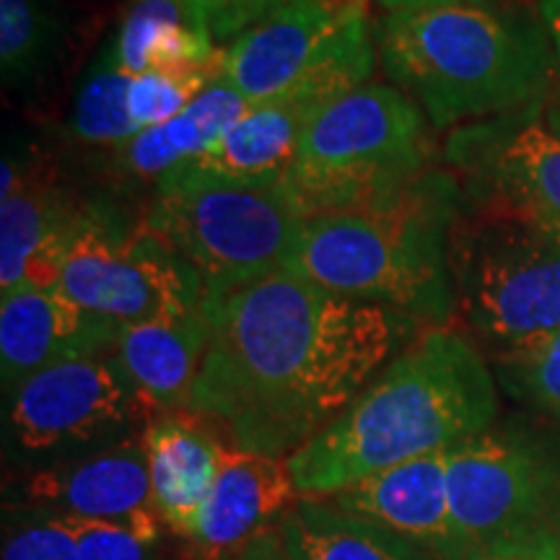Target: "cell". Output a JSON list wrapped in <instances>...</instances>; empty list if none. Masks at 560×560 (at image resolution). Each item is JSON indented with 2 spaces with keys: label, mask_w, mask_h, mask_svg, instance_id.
Here are the masks:
<instances>
[{
  "label": "cell",
  "mask_w": 560,
  "mask_h": 560,
  "mask_svg": "<svg viewBox=\"0 0 560 560\" xmlns=\"http://www.w3.org/2000/svg\"><path fill=\"white\" fill-rule=\"evenodd\" d=\"M495 374L450 327L418 335L359 397L285 459L301 495H327L402 462L450 452L493 429Z\"/></svg>",
  "instance_id": "2"
},
{
  "label": "cell",
  "mask_w": 560,
  "mask_h": 560,
  "mask_svg": "<svg viewBox=\"0 0 560 560\" xmlns=\"http://www.w3.org/2000/svg\"><path fill=\"white\" fill-rule=\"evenodd\" d=\"M247 109L249 102L219 75L177 117L140 130L128 143L112 151L115 170L125 179L151 182L156 187L172 170L198 159L215 140L226 136Z\"/></svg>",
  "instance_id": "22"
},
{
  "label": "cell",
  "mask_w": 560,
  "mask_h": 560,
  "mask_svg": "<svg viewBox=\"0 0 560 560\" xmlns=\"http://www.w3.org/2000/svg\"><path fill=\"white\" fill-rule=\"evenodd\" d=\"M229 446L223 433L190 408L156 412L145 425L143 450L153 506L179 537L190 535L219 480Z\"/></svg>",
  "instance_id": "18"
},
{
  "label": "cell",
  "mask_w": 560,
  "mask_h": 560,
  "mask_svg": "<svg viewBox=\"0 0 560 560\" xmlns=\"http://www.w3.org/2000/svg\"><path fill=\"white\" fill-rule=\"evenodd\" d=\"M462 208L457 177L433 170L380 210L301 221L280 270L444 327L454 319L450 234Z\"/></svg>",
  "instance_id": "4"
},
{
  "label": "cell",
  "mask_w": 560,
  "mask_h": 560,
  "mask_svg": "<svg viewBox=\"0 0 560 560\" xmlns=\"http://www.w3.org/2000/svg\"><path fill=\"white\" fill-rule=\"evenodd\" d=\"M11 506L50 516L128 524L151 535L170 529L153 506L143 436L91 457L26 470L13 488Z\"/></svg>",
  "instance_id": "14"
},
{
  "label": "cell",
  "mask_w": 560,
  "mask_h": 560,
  "mask_svg": "<svg viewBox=\"0 0 560 560\" xmlns=\"http://www.w3.org/2000/svg\"><path fill=\"white\" fill-rule=\"evenodd\" d=\"M545 229H548V231H550V234H552V236H556V240L560 242V226H545Z\"/></svg>",
  "instance_id": "35"
},
{
  "label": "cell",
  "mask_w": 560,
  "mask_h": 560,
  "mask_svg": "<svg viewBox=\"0 0 560 560\" xmlns=\"http://www.w3.org/2000/svg\"><path fill=\"white\" fill-rule=\"evenodd\" d=\"M537 13H540L545 30L550 34L560 60V0H537Z\"/></svg>",
  "instance_id": "33"
},
{
  "label": "cell",
  "mask_w": 560,
  "mask_h": 560,
  "mask_svg": "<svg viewBox=\"0 0 560 560\" xmlns=\"http://www.w3.org/2000/svg\"><path fill=\"white\" fill-rule=\"evenodd\" d=\"M488 560H520V558H488Z\"/></svg>",
  "instance_id": "36"
},
{
  "label": "cell",
  "mask_w": 560,
  "mask_h": 560,
  "mask_svg": "<svg viewBox=\"0 0 560 560\" xmlns=\"http://www.w3.org/2000/svg\"><path fill=\"white\" fill-rule=\"evenodd\" d=\"M540 112L542 120L550 125V130H556L560 136V79H556L552 89L548 91V96L540 102Z\"/></svg>",
  "instance_id": "34"
},
{
  "label": "cell",
  "mask_w": 560,
  "mask_h": 560,
  "mask_svg": "<svg viewBox=\"0 0 560 560\" xmlns=\"http://www.w3.org/2000/svg\"><path fill=\"white\" fill-rule=\"evenodd\" d=\"M450 503L475 560H560V441L501 425L446 452Z\"/></svg>",
  "instance_id": "6"
},
{
  "label": "cell",
  "mask_w": 560,
  "mask_h": 560,
  "mask_svg": "<svg viewBox=\"0 0 560 560\" xmlns=\"http://www.w3.org/2000/svg\"><path fill=\"white\" fill-rule=\"evenodd\" d=\"M112 52L130 75L221 73V55L190 0H130L117 26Z\"/></svg>",
  "instance_id": "21"
},
{
  "label": "cell",
  "mask_w": 560,
  "mask_h": 560,
  "mask_svg": "<svg viewBox=\"0 0 560 560\" xmlns=\"http://www.w3.org/2000/svg\"><path fill=\"white\" fill-rule=\"evenodd\" d=\"M444 161L465 202L560 226V136L540 102L450 130Z\"/></svg>",
  "instance_id": "12"
},
{
  "label": "cell",
  "mask_w": 560,
  "mask_h": 560,
  "mask_svg": "<svg viewBox=\"0 0 560 560\" xmlns=\"http://www.w3.org/2000/svg\"><path fill=\"white\" fill-rule=\"evenodd\" d=\"M221 560H293L285 550L283 537H280V529H268L262 535H257L255 540H249L242 548L231 550Z\"/></svg>",
  "instance_id": "31"
},
{
  "label": "cell",
  "mask_w": 560,
  "mask_h": 560,
  "mask_svg": "<svg viewBox=\"0 0 560 560\" xmlns=\"http://www.w3.org/2000/svg\"><path fill=\"white\" fill-rule=\"evenodd\" d=\"M384 11H410V9H431V5H486V9H499L501 0H376Z\"/></svg>",
  "instance_id": "32"
},
{
  "label": "cell",
  "mask_w": 560,
  "mask_h": 560,
  "mask_svg": "<svg viewBox=\"0 0 560 560\" xmlns=\"http://www.w3.org/2000/svg\"><path fill=\"white\" fill-rule=\"evenodd\" d=\"M446 470V452L429 454L369 475L327 501L408 537L441 560H475L454 524Z\"/></svg>",
  "instance_id": "16"
},
{
  "label": "cell",
  "mask_w": 560,
  "mask_h": 560,
  "mask_svg": "<svg viewBox=\"0 0 560 560\" xmlns=\"http://www.w3.org/2000/svg\"><path fill=\"white\" fill-rule=\"evenodd\" d=\"M190 410L234 450L289 459L410 346L416 319L276 270L206 293Z\"/></svg>",
  "instance_id": "1"
},
{
  "label": "cell",
  "mask_w": 560,
  "mask_h": 560,
  "mask_svg": "<svg viewBox=\"0 0 560 560\" xmlns=\"http://www.w3.org/2000/svg\"><path fill=\"white\" fill-rule=\"evenodd\" d=\"M60 13L50 0H0V75L5 94H32L62 58Z\"/></svg>",
  "instance_id": "24"
},
{
  "label": "cell",
  "mask_w": 560,
  "mask_h": 560,
  "mask_svg": "<svg viewBox=\"0 0 560 560\" xmlns=\"http://www.w3.org/2000/svg\"><path fill=\"white\" fill-rule=\"evenodd\" d=\"M19 511L13 527L5 529L3 560H79L73 529L62 516Z\"/></svg>",
  "instance_id": "29"
},
{
  "label": "cell",
  "mask_w": 560,
  "mask_h": 560,
  "mask_svg": "<svg viewBox=\"0 0 560 560\" xmlns=\"http://www.w3.org/2000/svg\"><path fill=\"white\" fill-rule=\"evenodd\" d=\"M293 3L299 0H190L192 11L208 26L210 37L223 47Z\"/></svg>",
  "instance_id": "30"
},
{
  "label": "cell",
  "mask_w": 560,
  "mask_h": 560,
  "mask_svg": "<svg viewBox=\"0 0 560 560\" xmlns=\"http://www.w3.org/2000/svg\"><path fill=\"white\" fill-rule=\"evenodd\" d=\"M73 529L79 560H170L166 550V532L151 535L128 524L96 522V520H73L62 516Z\"/></svg>",
  "instance_id": "28"
},
{
  "label": "cell",
  "mask_w": 560,
  "mask_h": 560,
  "mask_svg": "<svg viewBox=\"0 0 560 560\" xmlns=\"http://www.w3.org/2000/svg\"><path fill=\"white\" fill-rule=\"evenodd\" d=\"M429 125L400 89L366 83L314 117L280 187L301 221L380 210L433 172Z\"/></svg>",
  "instance_id": "5"
},
{
  "label": "cell",
  "mask_w": 560,
  "mask_h": 560,
  "mask_svg": "<svg viewBox=\"0 0 560 560\" xmlns=\"http://www.w3.org/2000/svg\"><path fill=\"white\" fill-rule=\"evenodd\" d=\"M58 289L117 327L198 312L208 293L200 270L143 215L94 198L83 202Z\"/></svg>",
  "instance_id": "11"
},
{
  "label": "cell",
  "mask_w": 560,
  "mask_h": 560,
  "mask_svg": "<svg viewBox=\"0 0 560 560\" xmlns=\"http://www.w3.org/2000/svg\"><path fill=\"white\" fill-rule=\"evenodd\" d=\"M221 73L206 70V73H161V70H145L130 79L128 109L138 130L153 128L179 112H185L198 100L200 91Z\"/></svg>",
  "instance_id": "27"
},
{
  "label": "cell",
  "mask_w": 560,
  "mask_h": 560,
  "mask_svg": "<svg viewBox=\"0 0 560 560\" xmlns=\"http://www.w3.org/2000/svg\"><path fill=\"white\" fill-rule=\"evenodd\" d=\"M221 50V79L249 107L280 96L330 107L366 86L380 55L366 0H299Z\"/></svg>",
  "instance_id": "8"
},
{
  "label": "cell",
  "mask_w": 560,
  "mask_h": 560,
  "mask_svg": "<svg viewBox=\"0 0 560 560\" xmlns=\"http://www.w3.org/2000/svg\"><path fill=\"white\" fill-rule=\"evenodd\" d=\"M0 304V382L3 397L30 376L115 348L120 327L75 304L58 285H26Z\"/></svg>",
  "instance_id": "15"
},
{
  "label": "cell",
  "mask_w": 560,
  "mask_h": 560,
  "mask_svg": "<svg viewBox=\"0 0 560 560\" xmlns=\"http://www.w3.org/2000/svg\"><path fill=\"white\" fill-rule=\"evenodd\" d=\"M278 529L293 560H441L408 537L312 495H304Z\"/></svg>",
  "instance_id": "23"
},
{
  "label": "cell",
  "mask_w": 560,
  "mask_h": 560,
  "mask_svg": "<svg viewBox=\"0 0 560 560\" xmlns=\"http://www.w3.org/2000/svg\"><path fill=\"white\" fill-rule=\"evenodd\" d=\"M376 52L392 86L423 109L433 130H454L542 102L560 68L542 19L486 5L389 11Z\"/></svg>",
  "instance_id": "3"
},
{
  "label": "cell",
  "mask_w": 560,
  "mask_h": 560,
  "mask_svg": "<svg viewBox=\"0 0 560 560\" xmlns=\"http://www.w3.org/2000/svg\"><path fill=\"white\" fill-rule=\"evenodd\" d=\"M454 317L495 353L560 330V242L540 223L459 210L450 234Z\"/></svg>",
  "instance_id": "7"
},
{
  "label": "cell",
  "mask_w": 560,
  "mask_h": 560,
  "mask_svg": "<svg viewBox=\"0 0 560 560\" xmlns=\"http://www.w3.org/2000/svg\"><path fill=\"white\" fill-rule=\"evenodd\" d=\"M322 109H327L325 104L304 96L255 104L226 136L198 159L182 164V170L236 185H278L296 156L301 136Z\"/></svg>",
  "instance_id": "19"
},
{
  "label": "cell",
  "mask_w": 560,
  "mask_h": 560,
  "mask_svg": "<svg viewBox=\"0 0 560 560\" xmlns=\"http://www.w3.org/2000/svg\"><path fill=\"white\" fill-rule=\"evenodd\" d=\"M493 374L514 400L560 418V330L495 353Z\"/></svg>",
  "instance_id": "26"
},
{
  "label": "cell",
  "mask_w": 560,
  "mask_h": 560,
  "mask_svg": "<svg viewBox=\"0 0 560 560\" xmlns=\"http://www.w3.org/2000/svg\"><path fill=\"white\" fill-rule=\"evenodd\" d=\"M299 495L285 459L229 446L219 480L185 540L198 560H221L262 532L280 527L301 501Z\"/></svg>",
  "instance_id": "17"
},
{
  "label": "cell",
  "mask_w": 560,
  "mask_h": 560,
  "mask_svg": "<svg viewBox=\"0 0 560 560\" xmlns=\"http://www.w3.org/2000/svg\"><path fill=\"white\" fill-rule=\"evenodd\" d=\"M143 221L200 270L219 293L280 270L301 226L278 185H236L172 170L153 187Z\"/></svg>",
  "instance_id": "9"
},
{
  "label": "cell",
  "mask_w": 560,
  "mask_h": 560,
  "mask_svg": "<svg viewBox=\"0 0 560 560\" xmlns=\"http://www.w3.org/2000/svg\"><path fill=\"white\" fill-rule=\"evenodd\" d=\"M130 79L132 75L117 62L112 47H104L70 109L68 138L73 143L115 151L138 136L140 130L128 109Z\"/></svg>",
  "instance_id": "25"
},
{
  "label": "cell",
  "mask_w": 560,
  "mask_h": 560,
  "mask_svg": "<svg viewBox=\"0 0 560 560\" xmlns=\"http://www.w3.org/2000/svg\"><path fill=\"white\" fill-rule=\"evenodd\" d=\"M208 340L210 322L202 304L190 314L122 325L115 350L153 410H185L190 408Z\"/></svg>",
  "instance_id": "20"
},
{
  "label": "cell",
  "mask_w": 560,
  "mask_h": 560,
  "mask_svg": "<svg viewBox=\"0 0 560 560\" xmlns=\"http://www.w3.org/2000/svg\"><path fill=\"white\" fill-rule=\"evenodd\" d=\"M156 410L115 348L34 374L5 395L3 452L21 470L62 465L143 436Z\"/></svg>",
  "instance_id": "10"
},
{
  "label": "cell",
  "mask_w": 560,
  "mask_h": 560,
  "mask_svg": "<svg viewBox=\"0 0 560 560\" xmlns=\"http://www.w3.org/2000/svg\"><path fill=\"white\" fill-rule=\"evenodd\" d=\"M83 202L32 151L5 153L0 182V293L58 285Z\"/></svg>",
  "instance_id": "13"
}]
</instances>
